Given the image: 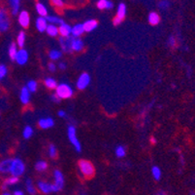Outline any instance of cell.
Masks as SVG:
<instances>
[{
    "label": "cell",
    "instance_id": "cell-43",
    "mask_svg": "<svg viewBox=\"0 0 195 195\" xmlns=\"http://www.w3.org/2000/svg\"><path fill=\"white\" fill-rule=\"evenodd\" d=\"M50 100H52V102H54V103H55V104H58V103L60 102V100H61V99L54 93V94H53L52 96H50Z\"/></svg>",
    "mask_w": 195,
    "mask_h": 195
},
{
    "label": "cell",
    "instance_id": "cell-45",
    "mask_svg": "<svg viewBox=\"0 0 195 195\" xmlns=\"http://www.w3.org/2000/svg\"><path fill=\"white\" fill-rule=\"evenodd\" d=\"M114 7V4H113V2L112 1H110V0H107V4H106V9H108V10H110V9H112Z\"/></svg>",
    "mask_w": 195,
    "mask_h": 195
},
{
    "label": "cell",
    "instance_id": "cell-10",
    "mask_svg": "<svg viewBox=\"0 0 195 195\" xmlns=\"http://www.w3.org/2000/svg\"><path fill=\"white\" fill-rule=\"evenodd\" d=\"M71 48L72 51L75 52H80L84 49V42L78 37H74L72 36V42H71Z\"/></svg>",
    "mask_w": 195,
    "mask_h": 195
},
{
    "label": "cell",
    "instance_id": "cell-23",
    "mask_svg": "<svg viewBox=\"0 0 195 195\" xmlns=\"http://www.w3.org/2000/svg\"><path fill=\"white\" fill-rule=\"evenodd\" d=\"M46 32H47L50 36H52V37H55V36H57V35L59 34L58 27H57L55 25H50V24L48 25V27H47V30H46Z\"/></svg>",
    "mask_w": 195,
    "mask_h": 195
},
{
    "label": "cell",
    "instance_id": "cell-7",
    "mask_svg": "<svg viewBox=\"0 0 195 195\" xmlns=\"http://www.w3.org/2000/svg\"><path fill=\"white\" fill-rule=\"evenodd\" d=\"M71 42H72V36L69 37H61L59 38V44L61 47V50L65 53H71L72 48H71Z\"/></svg>",
    "mask_w": 195,
    "mask_h": 195
},
{
    "label": "cell",
    "instance_id": "cell-32",
    "mask_svg": "<svg viewBox=\"0 0 195 195\" xmlns=\"http://www.w3.org/2000/svg\"><path fill=\"white\" fill-rule=\"evenodd\" d=\"M17 44L20 46V49H23L24 44H25V33L24 31H20L19 32L18 35V39H17Z\"/></svg>",
    "mask_w": 195,
    "mask_h": 195
},
{
    "label": "cell",
    "instance_id": "cell-17",
    "mask_svg": "<svg viewBox=\"0 0 195 195\" xmlns=\"http://www.w3.org/2000/svg\"><path fill=\"white\" fill-rule=\"evenodd\" d=\"M48 25L49 24L47 21V19L44 18V17H39L37 20H36V27H37L38 31H40V32L46 31Z\"/></svg>",
    "mask_w": 195,
    "mask_h": 195
},
{
    "label": "cell",
    "instance_id": "cell-22",
    "mask_svg": "<svg viewBox=\"0 0 195 195\" xmlns=\"http://www.w3.org/2000/svg\"><path fill=\"white\" fill-rule=\"evenodd\" d=\"M125 16H126V6L124 3H119L118 7V11H117V16L115 17H118L121 21H124Z\"/></svg>",
    "mask_w": 195,
    "mask_h": 195
},
{
    "label": "cell",
    "instance_id": "cell-8",
    "mask_svg": "<svg viewBox=\"0 0 195 195\" xmlns=\"http://www.w3.org/2000/svg\"><path fill=\"white\" fill-rule=\"evenodd\" d=\"M15 61L20 64V66H24V64H25L28 61V52L24 48L20 49L17 53Z\"/></svg>",
    "mask_w": 195,
    "mask_h": 195
},
{
    "label": "cell",
    "instance_id": "cell-31",
    "mask_svg": "<svg viewBox=\"0 0 195 195\" xmlns=\"http://www.w3.org/2000/svg\"><path fill=\"white\" fill-rule=\"evenodd\" d=\"M61 56H62V53H61V51H59V50H50L49 53L50 59L53 61H56V60L60 59Z\"/></svg>",
    "mask_w": 195,
    "mask_h": 195
},
{
    "label": "cell",
    "instance_id": "cell-53",
    "mask_svg": "<svg viewBox=\"0 0 195 195\" xmlns=\"http://www.w3.org/2000/svg\"><path fill=\"white\" fill-rule=\"evenodd\" d=\"M191 195H195V193H194V192H192V193H191Z\"/></svg>",
    "mask_w": 195,
    "mask_h": 195
},
{
    "label": "cell",
    "instance_id": "cell-9",
    "mask_svg": "<svg viewBox=\"0 0 195 195\" xmlns=\"http://www.w3.org/2000/svg\"><path fill=\"white\" fill-rule=\"evenodd\" d=\"M19 24L24 28L28 27L30 24V17L26 11H23L19 14Z\"/></svg>",
    "mask_w": 195,
    "mask_h": 195
},
{
    "label": "cell",
    "instance_id": "cell-25",
    "mask_svg": "<svg viewBox=\"0 0 195 195\" xmlns=\"http://www.w3.org/2000/svg\"><path fill=\"white\" fill-rule=\"evenodd\" d=\"M25 185H26V190H27V192L29 193L30 195H35L36 193H37V190H36L35 186L33 185V183H32V179H27L25 180Z\"/></svg>",
    "mask_w": 195,
    "mask_h": 195
},
{
    "label": "cell",
    "instance_id": "cell-4",
    "mask_svg": "<svg viewBox=\"0 0 195 195\" xmlns=\"http://www.w3.org/2000/svg\"><path fill=\"white\" fill-rule=\"evenodd\" d=\"M55 94L60 99H70L73 96L74 91L71 88V86H69L68 84L62 83V84L57 85V87L55 88Z\"/></svg>",
    "mask_w": 195,
    "mask_h": 195
},
{
    "label": "cell",
    "instance_id": "cell-29",
    "mask_svg": "<svg viewBox=\"0 0 195 195\" xmlns=\"http://www.w3.org/2000/svg\"><path fill=\"white\" fill-rule=\"evenodd\" d=\"M151 175H153V177L155 180H159L161 179L162 172H161L159 167H157V166H154V167L151 168Z\"/></svg>",
    "mask_w": 195,
    "mask_h": 195
},
{
    "label": "cell",
    "instance_id": "cell-46",
    "mask_svg": "<svg viewBox=\"0 0 195 195\" xmlns=\"http://www.w3.org/2000/svg\"><path fill=\"white\" fill-rule=\"evenodd\" d=\"M57 114H58V116H59V117H61V118H65V117L67 116L66 112H65L64 110H59L58 112H57Z\"/></svg>",
    "mask_w": 195,
    "mask_h": 195
},
{
    "label": "cell",
    "instance_id": "cell-13",
    "mask_svg": "<svg viewBox=\"0 0 195 195\" xmlns=\"http://www.w3.org/2000/svg\"><path fill=\"white\" fill-rule=\"evenodd\" d=\"M58 31L61 37H69L72 32V27L68 24L62 23L58 27Z\"/></svg>",
    "mask_w": 195,
    "mask_h": 195
},
{
    "label": "cell",
    "instance_id": "cell-48",
    "mask_svg": "<svg viewBox=\"0 0 195 195\" xmlns=\"http://www.w3.org/2000/svg\"><path fill=\"white\" fill-rule=\"evenodd\" d=\"M14 195H24V193L20 189H17V190L14 191Z\"/></svg>",
    "mask_w": 195,
    "mask_h": 195
},
{
    "label": "cell",
    "instance_id": "cell-1",
    "mask_svg": "<svg viewBox=\"0 0 195 195\" xmlns=\"http://www.w3.org/2000/svg\"><path fill=\"white\" fill-rule=\"evenodd\" d=\"M79 169H80L82 175L88 179H91L95 174V168L90 161L82 159L79 161Z\"/></svg>",
    "mask_w": 195,
    "mask_h": 195
},
{
    "label": "cell",
    "instance_id": "cell-2",
    "mask_svg": "<svg viewBox=\"0 0 195 195\" xmlns=\"http://www.w3.org/2000/svg\"><path fill=\"white\" fill-rule=\"evenodd\" d=\"M67 136H68V139H69L70 142L73 144L75 150L78 151V152H81V151H82V146H81L80 141L78 140L77 131H76L75 126H72V125L68 126V128H67Z\"/></svg>",
    "mask_w": 195,
    "mask_h": 195
},
{
    "label": "cell",
    "instance_id": "cell-50",
    "mask_svg": "<svg viewBox=\"0 0 195 195\" xmlns=\"http://www.w3.org/2000/svg\"><path fill=\"white\" fill-rule=\"evenodd\" d=\"M150 142H153V143H156V140L154 138V137H151V139H150Z\"/></svg>",
    "mask_w": 195,
    "mask_h": 195
},
{
    "label": "cell",
    "instance_id": "cell-49",
    "mask_svg": "<svg viewBox=\"0 0 195 195\" xmlns=\"http://www.w3.org/2000/svg\"><path fill=\"white\" fill-rule=\"evenodd\" d=\"M155 195H167V194H166V192L164 190H159Z\"/></svg>",
    "mask_w": 195,
    "mask_h": 195
},
{
    "label": "cell",
    "instance_id": "cell-28",
    "mask_svg": "<svg viewBox=\"0 0 195 195\" xmlns=\"http://www.w3.org/2000/svg\"><path fill=\"white\" fill-rule=\"evenodd\" d=\"M19 50L17 49V45L15 44V43H11V45L9 47V57L10 59L12 61H15L16 59V56H17V53H18Z\"/></svg>",
    "mask_w": 195,
    "mask_h": 195
},
{
    "label": "cell",
    "instance_id": "cell-39",
    "mask_svg": "<svg viewBox=\"0 0 195 195\" xmlns=\"http://www.w3.org/2000/svg\"><path fill=\"white\" fill-rule=\"evenodd\" d=\"M7 72H8V69L5 64H0V80L7 75Z\"/></svg>",
    "mask_w": 195,
    "mask_h": 195
},
{
    "label": "cell",
    "instance_id": "cell-21",
    "mask_svg": "<svg viewBox=\"0 0 195 195\" xmlns=\"http://www.w3.org/2000/svg\"><path fill=\"white\" fill-rule=\"evenodd\" d=\"M148 19H149V23L151 26H156L160 23V17L156 12H150Z\"/></svg>",
    "mask_w": 195,
    "mask_h": 195
},
{
    "label": "cell",
    "instance_id": "cell-52",
    "mask_svg": "<svg viewBox=\"0 0 195 195\" xmlns=\"http://www.w3.org/2000/svg\"><path fill=\"white\" fill-rule=\"evenodd\" d=\"M80 195H86V193H85L84 191H83V192H81V193H80Z\"/></svg>",
    "mask_w": 195,
    "mask_h": 195
},
{
    "label": "cell",
    "instance_id": "cell-34",
    "mask_svg": "<svg viewBox=\"0 0 195 195\" xmlns=\"http://www.w3.org/2000/svg\"><path fill=\"white\" fill-rule=\"evenodd\" d=\"M23 136H24V138L28 140V139H30L31 137L33 136V129L32 127L30 126H26L24 129V131H23Z\"/></svg>",
    "mask_w": 195,
    "mask_h": 195
},
{
    "label": "cell",
    "instance_id": "cell-3",
    "mask_svg": "<svg viewBox=\"0 0 195 195\" xmlns=\"http://www.w3.org/2000/svg\"><path fill=\"white\" fill-rule=\"evenodd\" d=\"M25 171V165L24 163L21 161L20 158H15L13 159V164H12V168L10 171V174L13 177H20L24 175V173Z\"/></svg>",
    "mask_w": 195,
    "mask_h": 195
},
{
    "label": "cell",
    "instance_id": "cell-51",
    "mask_svg": "<svg viewBox=\"0 0 195 195\" xmlns=\"http://www.w3.org/2000/svg\"><path fill=\"white\" fill-rule=\"evenodd\" d=\"M2 195H12V194L9 193V192H5V191H4V192L2 193Z\"/></svg>",
    "mask_w": 195,
    "mask_h": 195
},
{
    "label": "cell",
    "instance_id": "cell-40",
    "mask_svg": "<svg viewBox=\"0 0 195 195\" xmlns=\"http://www.w3.org/2000/svg\"><path fill=\"white\" fill-rule=\"evenodd\" d=\"M168 45L172 48H175L177 46V39L174 37V36H170L168 38Z\"/></svg>",
    "mask_w": 195,
    "mask_h": 195
},
{
    "label": "cell",
    "instance_id": "cell-42",
    "mask_svg": "<svg viewBox=\"0 0 195 195\" xmlns=\"http://www.w3.org/2000/svg\"><path fill=\"white\" fill-rule=\"evenodd\" d=\"M52 2L55 7H57V8H62V7L64 6L63 0H52Z\"/></svg>",
    "mask_w": 195,
    "mask_h": 195
},
{
    "label": "cell",
    "instance_id": "cell-38",
    "mask_svg": "<svg viewBox=\"0 0 195 195\" xmlns=\"http://www.w3.org/2000/svg\"><path fill=\"white\" fill-rule=\"evenodd\" d=\"M170 6V2L168 0H161V1L158 3V7H159V9L161 10H167Z\"/></svg>",
    "mask_w": 195,
    "mask_h": 195
},
{
    "label": "cell",
    "instance_id": "cell-11",
    "mask_svg": "<svg viewBox=\"0 0 195 195\" xmlns=\"http://www.w3.org/2000/svg\"><path fill=\"white\" fill-rule=\"evenodd\" d=\"M37 187L40 190V192L44 193V194H50L52 193V183H49L46 182H43V180H39L37 183Z\"/></svg>",
    "mask_w": 195,
    "mask_h": 195
},
{
    "label": "cell",
    "instance_id": "cell-27",
    "mask_svg": "<svg viewBox=\"0 0 195 195\" xmlns=\"http://www.w3.org/2000/svg\"><path fill=\"white\" fill-rule=\"evenodd\" d=\"M45 85H46V87L50 89V90H53V89H55L57 87V82L55 79L52 78V77H49V78H46L45 79Z\"/></svg>",
    "mask_w": 195,
    "mask_h": 195
},
{
    "label": "cell",
    "instance_id": "cell-37",
    "mask_svg": "<svg viewBox=\"0 0 195 195\" xmlns=\"http://www.w3.org/2000/svg\"><path fill=\"white\" fill-rule=\"evenodd\" d=\"M49 155L50 158H53V159H54L57 156V149L54 144H50L49 146Z\"/></svg>",
    "mask_w": 195,
    "mask_h": 195
},
{
    "label": "cell",
    "instance_id": "cell-6",
    "mask_svg": "<svg viewBox=\"0 0 195 195\" xmlns=\"http://www.w3.org/2000/svg\"><path fill=\"white\" fill-rule=\"evenodd\" d=\"M90 75L89 73H86V72H84L80 75V77L78 78L77 80V88L79 90H84L90 83Z\"/></svg>",
    "mask_w": 195,
    "mask_h": 195
},
{
    "label": "cell",
    "instance_id": "cell-47",
    "mask_svg": "<svg viewBox=\"0 0 195 195\" xmlns=\"http://www.w3.org/2000/svg\"><path fill=\"white\" fill-rule=\"evenodd\" d=\"M58 67H59V69H61V70H64V69H66V63H59V64H58Z\"/></svg>",
    "mask_w": 195,
    "mask_h": 195
},
{
    "label": "cell",
    "instance_id": "cell-16",
    "mask_svg": "<svg viewBox=\"0 0 195 195\" xmlns=\"http://www.w3.org/2000/svg\"><path fill=\"white\" fill-rule=\"evenodd\" d=\"M13 164V159H5L0 162V173L6 174V173H10L11 168Z\"/></svg>",
    "mask_w": 195,
    "mask_h": 195
},
{
    "label": "cell",
    "instance_id": "cell-14",
    "mask_svg": "<svg viewBox=\"0 0 195 195\" xmlns=\"http://www.w3.org/2000/svg\"><path fill=\"white\" fill-rule=\"evenodd\" d=\"M38 125L41 129L46 130V129H49V128H52L54 125V121L53 118H50V117L42 118V119L39 120Z\"/></svg>",
    "mask_w": 195,
    "mask_h": 195
},
{
    "label": "cell",
    "instance_id": "cell-41",
    "mask_svg": "<svg viewBox=\"0 0 195 195\" xmlns=\"http://www.w3.org/2000/svg\"><path fill=\"white\" fill-rule=\"evenodd\" d=\"M106 4H107V0H98L97 1V8L100 10H104L106 9Z\"/></svg>",
    "mask_w": 195,
    "mask_h": 195
},
{
    "label": "cell",
    "instance_id": "cell-24",
    "mask_svg": "<svg viewBox=\"0 0 195 195\" xmlns=\"http://www.w3.org/2000/svg\"><path fill=\"white\" fill-rule=\"evenodd\" d=\"M9 3L11 6V10L13 15H17L20 12V0H9Z\"/></svg>",
    "mask_w": 195,
    "mask_h": 195
},
{
    "label": "cell",
    "instance_id": "cell-19",
    "mask_svg": "<svg viewBox=\"0 0 195 195\" xmlns=\"http://www.w3.org/2000/svg\"><path fill=\"white\" fill-rule=\"evenodd\" d=\"M84 32V24H77L73 27H72V32L71 35L74 36V37H80V36Z\"/></svg>",
    "mask_w": 195,
    "mask_h": 195
},
{
    "label": "cell",
    "instance_id": "cell-5",
    "mask_svg": "<svg viewBox=\"0 0 195 195\" xmlns=\"http://www.w3.org/2000/svg\"><path fill=\"white\" fill-rule=\"evenodd\" d=\"M10 27V18L6 9L0 8V33L7 31Z\"/></svg>",
    "mask_w": 195,
    "mask_h": 195
},
{
    "label": "cell",
    "instance_id": "cell-36",
    "mask_svg": "<svg viewBox=\"0 0 195 195\" xmlns=\"http://www.w3.org/2000/svg\"><path fill=\"white\" fill-rule=\"evenodd\" d=\"M125 153H126V150H125V147L124 146H119L117 148H115V155H117V157L122 158V157L125 156Z\"/></svg>",
    "mask_w": 195,
    "mask_h": 195
},
{
    "label": "cell",
    "instance_id": "cell-33",
    "mask_svg": "<svg viewBox=\"0 0 195 195\" xmlns=\"http://www.w3.org/2000/svg\"><path fill=\"white\" fill-rule=\"evenodd\" d=\"M47 168H48V163L46 161L40 160L35 164V169L38 172H44L45 170H47Z\"/></svg>",
    "mask_w": 195,
    "mask_h": 195
},
{
    "label": "cell",
    "instance_id": "cell-15",
    "mask_svg": "<svg viewBox=\"0 0 195 195\" xmlns=\"http://www.w3.org/2000/svg\"><path fill=\"white\" fill-rule=\"evenodd\" d=\"M54 183L56 185H58L62 189L64 186V177H63V174L61 173V171L54 170Z\"/></svg>",
    "mask_w": 195,
    "mask_h": 195
},
{
    "label": "cell",
    "instance_id": "cell-12",
    "mask_svg": "<svg viewBox=\"0 0 195 195\" xmlns=\"http://www.w3.org/2000/svg\"><path fill=\"white\" fill-rule=\"evenodd\" d=\"M20 100L23 104H28L30 102V92L26 87H23L20 94Z\"/></svg>",
    "mask_w": 195,
    "mask_h": 195
},
{
    "label": "cell",
    "instance_id": "cell-30",
    "mask_svg": "<svg viewBox=\"0 0 195 195\" xmlns=\"http://www.w3.org/2000/svg\"><path fill=\"white\" fill-rule=\"evenodd\" d=\"M46 19L48 23H50V25H61L62 23H64L60 18L55 16H47Z\"/></svg>",
    "mask_w": 195,
    "mask_h": 195
},
{
    "label": "cell",
    "instance_id": "cell-18",
    "mask_svg": "<svg viewBox=\"0 0 195 195\" xmlns=\"http://www.w3.org/2000/svg\"><path fill=\"white\" fill-rule=\"evenodd\" d=\"M98 26V21L95 20H89L86 21L85 23H84V32H90L93 31Z\"/></svg>",
    "mask_w": 195,
    "mask_h": 195
},
{
    "label": "cell",
    "instance_id": "cell-44",
    "mask_svg": "<svg viewBox=\"0 0 195 195\" xmlns=\"http://www.w3.org/2000/svg\"><path fill=\"white\" fill-rule=\"evenodd\" d=\"M48 67H49V70L50 72H54L56 70V66H55L54 63H50Z\"/></svg>",
    "mask_w": 195,
    "mask_h": 195
},
{
    "label": "cell",
    "instance_id": "cell-20",
    "mask_svg": "<svg viewBox=\"0 0 195 195\" xmlns=\"http://www.w3.org/2000/svg\"><path fill=\"white\" fill-rule=\"evenodd\" d=\"M19 183V178L18 177H10L8 179H6L4 180V183L2 184V189L3 190H7V188H8L9 186H12V185H15Z\"/></svg>",
    "mask_w": 195,
    "mask_h": 195
},
{
    "label": "cell",
    "instance_id": "cell-35",
    "mask_svg": "<svg viewBox=\"0 0 195 195\" xmlns=\"http://www.w3.org/2000/svg\"><path fill=\"white\" fill-rule=\"evenodd\" d=\"M37 82L34 81V80H30L27 82V85H26V88L28 89V91H29L30 93H34L36 92V90H37Z\"/></svg>",
    "mask_w": 195,
    "mask_h": 195
},
{
    "label": "cell",
    "instance_id": "cell-26",
    "mask_svg": "<svg viewBox=\"0 0 195 195\" xmlns=\"http://www.w3.org/2000/svg\"><path fill=\"white\" fill-rule=\"evenodd\" d=\"M36 11H37V13L40 15V17L46 18L48 16V10H47V8L43 4H41V3H37V4H36Z\"/></svg>",
    "mask_w": 195,
    "mask_h": 195
}]
</instances>
